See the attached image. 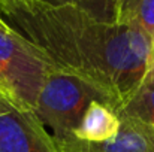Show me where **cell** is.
Instances as JSON below:
<instances>
[{
  "label": "cell",
  "mask_w": 154,
  "mask_h": 152,
  "mask_svg": "<svg viewBox=\"0 0 154 152\" xmlns=\"http://www.w3.org/2000/svg\"><path fill=\"white\" fill-rule=\"evenodd\" d=\"M0 13L57 70L90 84L115 110L129 101L150 69L147 34L102 21L78 4L0 0Z\"/></svg>",
  "instance_id": "cell-1"
},
{
  "label": "cell",
  "mask_w": 154,
  "mask_h": 152,
  "mask_svg": "<svg viewBox=\"0 0 154 152\" xmlns=\"http://www.w3.org/2000/svg\"><path fill=\"white\" fill-rule=\"evenodd\" d=\"M55 67L30 40L0 21V94L11 106L35 112L38 97Z\"/></svg>",
  "instance_id": "cell-2"
},
{
  "label": "cell",
  "mask_w": 154,
  "mask_h": 152,
  "mask_svg": "<svg viewBox=\"0 0 154 152\" xmlns=\"http://www.w3.org/2000/svg\"><path fill=\"white\" fill-rule=\"evenodd\" d=\"M94 100L109 104L90 84L55 69L42 85L33 113L45 128L51 130L52 139H64L73 134L87 107Z\"/></svg>",
  "instance_id": "cell-3"
},
{
  "label": "cell",
  "mask_w": 154,
  "mask_h": 152,
  "mask_svg": "<svg viewBox=\"0 0 154 152\" xmlns=\"http://www.w3.org/2000/svg\"><path fill=\"white\" fill-rule=\"evenodd\" d=\"M0 152H57L51 133L33 112L9 103L0 109Z\"/></svg>",
  "instance_id": "cell-4"
},
{
  "label": "cell",
  "mask_w": 154,
  "mask_h": 152,
  "mask_svg": "<svg viewBox=\"0 0 154 152\" xmlns=\"http://www.w3.org/2000/svg\"><path fill=\"white\" fill-rule=\"evenodd\" d=\"M120 130L103 143H88L73 136L52 139L57 152H154V131L142 122L120 115Z\"/></svg>",
  "instance_id": "cell-5"
},
{
  "label": "cell",
  "mask_w": 154,
  "mask_h": 152,
  "mask_svg": "<svg viewBox=\"0 0 154 152\" xmlns=\"http://www.w3.org/2000/svg\"><path fill=\"white\" fill-rule=\"evenodd\" d=\"M120 130V116L118 112L108 103L94 100L90 103L73 137L88 143H103L117 136Z\"/></svg>",
  "instance_id": "cell-6"
},
{
  "label": "cell",
  "mask_w": 154,
  "mask_h": 152,
  "mask_svg": "<svg viewBox=\"0 0 154 152\" xmlns=\"http://www.w3.org/2000/svg\"><path fill=\"white\" fill-rule=\"evenodd\" d=\"M114 22L154 37V0H115Z\"/></svg>",
  "instance_id": "cell-7"
},
{
  "label": "cell",
  "mask_w": 154,
  "mask_h": 152,
  "mask_svg": "<svg viewBox=\"0 0 154 152\" xmlns=\"http://www.w3.org/2000/svg\"><path fill=\"white\" fill-rule=\"evenodd\" d=\"M133 118L154 131V67H150L129 101L117 110Z\"/></svg>",
  "instance_id": "cell-8"
},
{
  "label": "cell",
  "mask_w": 154,
  "mask_h": 152,
  "mask_svg": "<svg viewBox=\"0 0 154 152\" xmlns=\"http://www.w3.org/2000/svg\"><path fill=\"white\" fill-rule=\"evenodd\" d=\"M150 67H154V37L151 40V49H150Z\"/></svg>",
  "instance_id": "cell-9"
},
{
  "label": "cell",
  "mask_w": 154,
  "mask_h": 152,
  "mask_svg": "<svg viewBox=\"0 0 154 152\" xmlns=\"http://www.w3.org/2000/svg\"><path fill=\"white\" fill-rule=\"evenodd\" d=\"M5 104H8V101L5 100V99H3V96L0 94V109H2V107H3Z\"/></svg>",
  "instance_id": "cell-10"
},
{
  "label": "cell",
  "mask_w": 154,
  "mask_h": 152,
  "mask_svg": "<svg viewBox=\"0 0 154 152\" xmlns=\"http://www.w3.org/2000/svg\"><path fill=\"white\" fill-rule=\"evenodd\" d=\"M0 21H2V18H0Z\"/></svg>",
  "instance_id": "cell-11"
}]
</instances>
